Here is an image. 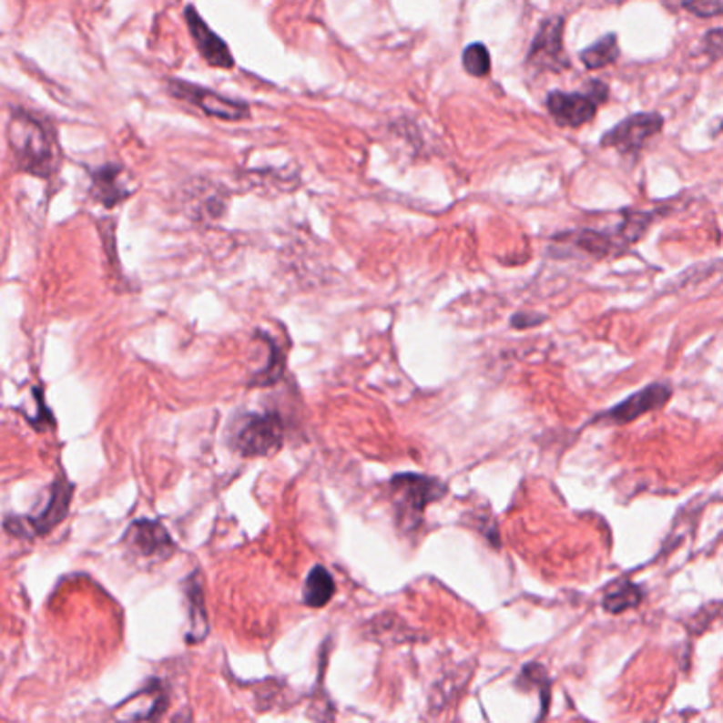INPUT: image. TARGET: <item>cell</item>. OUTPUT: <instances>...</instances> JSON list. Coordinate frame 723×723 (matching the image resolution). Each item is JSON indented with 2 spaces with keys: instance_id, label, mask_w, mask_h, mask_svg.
Segmentation results:
<instances>
[{
  "instance_id": "cell-1",
  "label": "cell",
  "mask_w": 723,
  "mask_h": 723,
  "mask_svg": "<svg viewBox=\"0 0 723 723\" xmlns=\"http://www.w3.org/2000/svg\"><path fill=\"white\" fill-rule=\"evenodd\" d=\"M6 140H9L13 161L17 170L35 174V177L49 178L56 172V143L49 127L36 119L35 115L15 108L6 126Z\"/></svg>"
},
{
  "instance_id": "cell-2",
  "label": "cell",
  "mask_w": 723,
  "mask_h": 723,
  "mask_svg": "<svg viewBox=\"0 0 723 723\" xmlns=\"http://www.w3.org/2000/svg\"><path fill=\"white\" fill-rule=\"evenodd\" d=\"M445 494V484L437 477L421 474H399L391 480V496L397 520L403 531H414L421 524L424 509Z\"/></svg>"
},
{
  "instance_id": "cell-3",
  "label": "cell",
  "mask_w": 723,
  "mask_h": 723,
  "mask_svg": "<svg viewBox=\"0 0 723 723\" xmlns=\"http://www.w3.org/2000/svg\"><path fill=\"white\" fill-rule=\"evenodd\" d=\"M651 221H654L651 212H632V215H626L624 221L616 225V228L579 229L569 234V238H558V240H566L573 247H577L581 253L594 257H609L622 253L630 244L641 240V236L647 231Z\"/></svg>"
},
{
  "instance_id": "cell-4",
  "label": "cell",
  "mask_w": 723,
  "mask_h": 723,
  "mask_svg": "<svg viewBox=\"0 0 723 723\" xmlns=\"http://www.w3.org/2000/svg\"><path fill=\"white\" fill-rule=\"evenodd\" d=\"M73 490H75L73 484H70L66 477L60 475L54 484H51L49 499L45 501V505L41 509H38V514L24 515V518L11 515V518L5 522L6 533H11L13 537H45V535H49L64 518H66L70 501H73Z\"/></svg>"
},
{
  "instance_id": "cell-5",
  "label": "cell",
  "mask_w": 723,
  "mask_h": 723,
  "mask_svg": "<svg viewBox=\"0 0 723 723\" xmlns=\"http://www.w3.org/2000/svg\"><path fill=\"white\" fill-rule=\"evenodd\" d=\"M282 442H285V427L276 412L242 416L231 433L234 450L247 458L274 454L280 450Z\"/></svg>"
},
{
  "instance_id": "cell-6",
  "label": "cell",
  "mask_w": 723,
  "mask_h": 723,
  "mask_svg": "<svg viewBox=\"0 0 723 723\" xmlns=\"http://www.w3.org/2000/svg\"><path fill=\"white\" fill-rule=\"evenodd\" d=\"M609 98V87L603 81H590L584 92H554L547 94L545 107L558 126L579 127L596 117L598 107Z\"/></svg>"
},
{
  "instance_id": "cell-7",
  "label": "cell",
  "mask_w": 723,
  "mask_h": 723,
  "mask_svg": "<svg viewBox=\"0 0 723 723\" xmlns=\"http://www.w3.org/2000/svg\"><path fill=\"white\" fill-rule=\"evenodd\" d=\"M664 127L662 115L657 113H636L619 121L611 127L609 132L603 134L600 147L616 148L622 155H635L649 143L651 138L657 137Z\"/></svg>"
},
{
  "instance_id": "cell-8",
  "label": "cell",
  "mask_w": 723,
  "mask_h": 723,
  "mask_svg": "<svg viewBox=\"0 0 723 723\" xmlns=\"http://www.w3.org/2000/svg\"><path fill=\"white\" fill-rule=\"evenodd\" d=\"M565 17L552 15L541 22L537 35H535L531 49H528L526 64L535 70H560L569 68V57L565 54L563 45Z\"/></svg>"
},
{
  "instance_id": "cell-9",
  "label": "cell",
  "mask_w": 723,
  "mask_h": 723,
  "mask_svg": "<svg viewBox=\"0 0 723 723\" xmlns=\"http://www.w3.org/2000/svg\"><path fill=\"white\" fill-rule=\"evenodd\" d=\"M170 92L172 96H177L178 100H185L189 102L191 107L199 108V111L209 115V117H217L223 121H244L250 117V108L247 102L225 98V96L199 87L196 83L170 81Z\"/></svg>"
},
{
  "instance_id": "cell-10",
  "label": "cell",
  "mask_w": 723,
  "mask_h": 723,
  "mask_svg": "<svg viewBox=\"0 0 723 723\" xmlns=\"http://www.w3.org/2000/svg\"><path fill=\"white\" fill-rule=\"evenodd\" d=\"M124 545L127 552L148 563H161L174 554V541L158 520L140 518L127 528Z\"/></svg>"
},
{
  "instance_id": "cell-11",
  "label": "cell",
  "mask_w": 723,
  "mask_h": 723,
  "mask_svg": "<svg viewBox=\"0 0 723 723\" xmlns=\"http://www.w3.org/2000/svg\"><path fill=\"white\" fill-rule=\"evenodd\" d=\"M183 15H185L187 28H189L193 43H196L199 56L204 57L206 64H210L212 68H225V70L234 68L236 60H234V56H231L228 43H225L223 38L204 22L196 6H191V5L185 6Z\"/></svg>"
},
{
  "instance_id": "cell-12",
  "label": "cell",
  "mask_w": 723,
  "mask_h": 723,
  "mask_svg": "<svg viewBox=\"0 0 723 723\" xmlns=\"http://www.w3.org/2000/svg\"><path fill=\"white\" fill-rule=\"evenodd\" d=\"M670 397H673V391H670L668 384H660V382L649 384L638 392H635V395L624 399L622 403H617L616 408H611L600 418L616 424H628L632 421H636V418L649 414V412L660 410L662 405L668 403Z\"/></svg>"
},
{
  "instance_id": "cell-13",
  "label": "cell",
  "mask_w": 723,
  "mask_h": 723,
  "mask_svg": "<svg viewBox=\"0 0 723 723\" xmlns=\"http://www.w3.org/2000/svg\"><path fill=\"white\" fill-rule=\"evenodd\" d=\"M89 177H92V189H89V196H92L96 202H100L102 206H117L132 196V187L126 183L124 178V168L119 164H105L96 170H89Z\"/></svg>"
},
{
  "instance_id": "cell-14",
  "label": "cell",
  "mask_w": 723,
  "mask_h": 723,
  "mask_svg": "<svg viewBox=\"0 0 723 723\" xmlns=\"http://www.w3.org/2000/svg\"><path fill=\"white\" fill-rule=\"evenodd\" d=\"M185 598L187 613H189V630H187V643L196 645L209 636V613L204 605V587L199 571L191 573L185 579Z\"/></svg>"
},
{
  "instance_id": "cell-15",
  "label": "cell",
  "mask_w": 723,
  "mask_h": 723,
  "mask_svg": "<svg viewBox=\"0 0 723 723\" xmlns=\"http://www.w3.org/2000/svg\"><path fill=\"white\" fill-rule=\"evenodd\" d=\"M619 57V43L616 32H609V35L600 36L598 41H594L592 45H587L579 51V60L587 70H600L605 66H609Z\"/></svg>"
},
{
  "instance_id": "cell-16",
  "label": "cell",
  "mask_w": 723,
  "mask_h": 723,
  "mask_svg": "<svg viewBox=\"0 0 723 723\" xmlns=\"http://www.w3.org/2000/svg\"><path fill=\"white\" fill-rule=\"evenodd\" d=\"M335 592L333 577L325 566H314L303 586V603L308 606H325Z\"/></svg>"
},
{
  "instance_id": "cell-17",
  "label": "cell",
  "mask_w": 723,
  "mask_h": 723,
  "mask_svg": "<svg viewBox=\"0 0 723 723\" xmlns=\"http://www.w3.org/2000/svg\"><path fill=\"white\" fill-rule=\"evenodd\" d=\"M643 600V592L636 584H630V581H624V584H617L616 587H611L609 594H606L603 605L609 613H622L626 609H632Z\"/></svg>"
},
{
  "instance_id": "cell-18",
  "label": "cell",
  "mask_w": 723,
  "mask_h": 723,
  "mask_svg": "<svg viewBox=\"0 0 723 723\" xmlns=\"http://www.w3.org/2000/svg\"><path fill=\"white\" fill-rule=\"evenodd\" d=\"M266 344L270 346V359H268V365L263 367L255 373V378L250 380V384L253 386H270V384H276L279 380L282 378V373H285V365H287V359H285V352L280 351V346L276 344L272 338H268L266 335Z\"/></svg>"
},
{
  "instance_id": "cell-19",
  "label": "cell",
  "mask_w": 723,
  "mask_h": 723,
  "mask_svg": "<svg viewBox=\"0 0 723 723\" xmlns=\"http://www.w3.org/2000/svg\"><path fill=\"white\" fill-rule=\"evenodd\" d=\"M463 68L471 76H486L490 68H493V60H490V51L486 45L469 43L463 49Z\"/></svg>"
},
{
  "instance_id": "cell-20",
  "label": "cell",
  "mask_w": 723,
  "mask_h": 723,
  "mask_svg": "<svg viewBox=\"0 0 723 723\" xmlns=\"http://www.w3.org/2000/svg\"><path fill=\"white\" fill-rule=\"evenodd\" d=\"M681 9L694 13L698 17H713L723 11V5L719 0H689V3H681Z\"/></svg>"
},
{
  "instance_id": "cell-21",
  "label": "cell",
  "mask_w": 723,
  "mask_h": 723,
  "mask_svg": "<svg viewBox=\"0 0 723 723\" xmlns=\"http://www.w3.org/2000/svg\"><path fill=\"white\" fill-rule=\"evenodd\" d=\"M541 321H545L544 314L537 312H518L512 316V327L514 329H528L535 325H541Z\"/></svg>"
},
{
  "instance_id": "cell-22",
  "label": "cell",
  "mask_w": 723,
  "mask_h": 723,
  "mask_svg": "<svg viewBox=\"0 0 723 723\" xmlns=\"http://www.w3.org/2000/svg\"><path fill=\"white\" fill-rule=\"evenodd\" d=\"M172 723H191V721H189V715L187 713H178Z\"/></svg>"
}]
</instances>
